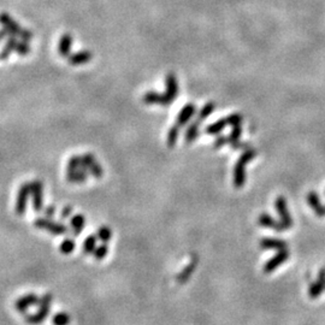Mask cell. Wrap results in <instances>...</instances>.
<instances>
[{
	"label": "cell",
	"instance_id": "6da1fadb",
	"mask_svg": "<svg viewBox=\"0 0 325 325\" xmlns=\"http://www.w3.org/2000/svg\"><path fill=\"white\" fill-rule=\"evenodd\" d=\"M257 157V151L253 148H248V150L244 151L239 161L236 162L235 167H234V186L235 188H242L246 182V165L253 161Z\"/></svg>",
	"mask_w": 325,
	"mask_h": 325
},
{
	"label": "cell",
	"instance_id": "7a4b0ae2",
	"mask_svg": "<svg viewBox=\"0 0 325 325\" xmlns=\"http://www.w3.org/2000/svg\"><path fill=\"white\" fill-rule=\"evenodd\" d=\"M53 301V297L51 294L44 295L39 299V311L34 314H28L26 316V322L30 325H40L47 317L50 316L51 303Z\"/></svg>",
	"mask_w": 325,
	"mask_h": 325
},
{
	"label": "cell",
	"instance_id": "3957f363",
	"mask_svg": "<svg viewBox=\"0 0 325 325\" xmlns=\"http://www.w3.org/2000/svg\"><path fill=\"white\" fill-rule=\"evenodd\" d=\"M34 226L38 229H41V230L50 231L52 235H55V236L66 235V234L69 233V230H70L68 226L62 224V223L53 222L52 219H49V218H46V217L38 218V219L34 220Z\"/></svg>",
	"mask_w": 325,
	"mask_h": 325
},
{
	"label": "cell",
	"instance_id": "277c9868",
	"mask_svg": "<svg viewBox=\"0 0 325 325\" xmlns=\"http://www.w3.org/2000/svg\"><path fill=\"white\" fill-rule=\"evenodd\" d=\"M289 257H290V254H289V250H288V248L277 250L276 254L273 255L271 259H269L268 262L264 264V268H263L264 273H272L273 271L277 270V269L279 268V266L283 265V264L286 263L288 259H289Z\"/></svg>",
	"mask_w": 325,
	"mask_h": 325
},
{
	"label": "cell",
	"instance_id": "5b68a950",
	"mask_svg": "<svg viewBox=\"0 0 325 325\" xmlns=\"http://www.w3.org/2000/svg\"><path fill=\"white\" fill-rule=\"evenodd\" d=\"M275 209L276 211L278 212L279 216V222L281 224L284 226V229L288 230L293 226V218L290 216L289 210H288V204L287 200L283 198V196H278V198L275 200Z\"/></svg>",
	"mask_w": 325,
	"mask_h": 325
},
{
	"label": "cell",
	"instance_id": "8992f818",
	"mask_svg": "<svg viewBox=\"0 0 325 325\" xmlns=\"http://www.w3.org/2000/svg\"><path fill=\"white\" fill-rule=\"evenodd\" d=\"M42 194H44V183L39 180L30 182V196L33 200L34 211H42V207H44V195Z\"/></svg>",
	"mask_w": 325,
	"mask_h": 325
},
{
	"label": "cell",
	"instance_id": "52a82bcc",
	"mask_svg": "<svg viewBox=\"0 0 325 325\" xmlns=\"http://www.w3.org/2000/svg\"><path fill=\"white\" fill-rule=\"evenodd\" d=\"M29 198H30V183H23L18 189L17 199H16L15 211L18 216L25 215Z\"/></svg>",
	"mask_w": 325,
	"mask_h": 325
},
{
	"label": "cell",
	"instance_id": "ba28073f",
	"mask_svg": "<svg viewBox=\"0 0 325 325\" xmlns=\"http://www.w3.org/2000/svg\"><path fill=\"white\" fill-rule=\"evenodd\" d=\"M198 263H199L198 255H196V254L191 255L190 262H189L187 265L185 266V269H183V270L181 271L180 273H178L177 277H176V281H177L178 284H186V283H187V282L189 281V278L193 276L194 271H195L196 266H198Z\"/></svg>",
	"mask_w": 325,
	"mask_h": 325
},
{
	"label": "cell",
	"instance_id": "9c48e42d",
	"mask_svg": "<svg viewBox=\"0 0 325 325\" xmlns=\"http://www.w3.org/2000/svg\"><path fill=\"white\" fill-rule=\"evenodd\" d=\"M4 49L10 51L11 53L17 52L18 54H21V55H27V54H29V52H30V47H29L28 42L17 41L16 36H10V38L6 39Z\"/></svg>",
	"mask_w": 325,
	"mask_h": 325
},
{
	"label": "cell",
	"instance_id": "30bf717a",
	"mask_svg": "<svg viewBox=\"0 0 325 325\" xmlns=\"http://www.w3.org/2000/svg\"><path fill=\"white\" fill-rule=\"evenodd\" d=\"M0 25L2 26V28L9 31L10 36H18L21 31H22L21 26L13 20L11 16L5 12L0 13Z\"/></svg>",
	"mask_w": 325,
	"mask_h": 325
},
{
	"label": "cell",
	"instance_id": "8fae6325",
	"mask_svg": "<svg viewBox=\"0 0 325 325\" xmlns=\"http://www.w3.org/2000/svg\"><path fill=\"white\" fill-rule=\"evenodd\" d=\"M40 298L36 297L35 294H27L25 297L20 298L18 300H16L15 302V308L21 313H26L33 306H36L39 303Z\"/></svg>",
	"mask_w": 325,
	"mask_h": 325
},
{
	"label": "cell",
	"instance_id": "7c38bea8",
	"mask_svg": "<svg viewBox=\"0 0 325 325\" xmlns=\"http://www.w3.org/2000/svg\"><path fill=\"white\" fill-rule=\"evenodd\" d=\"M325 289V269H322L319 271L318 278L311 284L310 290H308V295H310L311 299H317V298L321 297L323 294Z\"/></svg>",
	"mask_w": 325,
	"mask_h": 325
},
{
	"label": "cell",
	"instance_id": "4fadbf2b",
	"mask_svg": "<svg viewBox=\"0 0 325 325\" xmlns=\"http://www.w3.org/2000/svg\"><path fill=\"white\" fill-rule=\"evenodd\" d=\"M143 103L148 104V105H152V104H158V105H162L166 106L172 104L174 101L170 99L166 94H161V93L157 92H147L145 95H143Z\"/></svg>",
	"mask_w": 325,
	"mask_h": 325
},
{
	"label": "cell",
	"instance_id": "5bb4252c",
	"mask_svg": "<svg viewBox=\"0 0 325 325\" xmlns=\"http://www.w3.org/2000/svg\"><path fill=\"white\" fill-rule=\"evenodd\" d=\"M196 112V106L194 104H187L182 110L180 111V113L177 114V119H176V124L180 128L185 127L186 124L193 118V116Z\"/></svg>",
	"mask_w": 325,
	"mask_h": 325
},
{
	"label": "cell",
	"instance_id": "9a60e30c",
	"mask_svg": "<svg viewBox=\"0 0 325 325\" xmlns=\"http://www.w3.org/2000/svg\"><path fill=\"white\" fill-rule=\"evenodd\" d=\"M307 202L308 205H310L311 209L313 210V212L316 213L318 217L321 218L325 217V206L322 204L318 193H316V191H310V193L307 194Z\"/></svg>",
	"mask_w": 325,
	"mask_h": 325
},
{
	"label": "cell",
	"instance_id": "2e32d148",
	"mask_svg": "<svg viewBox=\"0 0 325 325\" xmlns=\"http://www.w3.org/2000/svg\"><path fill=\"white\" fill-rule=\"evenodd\" d=\"M165 87H166V92H165V94L174 101L176 98H177L178 92H180V89H178L177 77H176L175 74L172 73L167 74L166 79H165Z\"/></svg>",
	"mask_w": 325,
	"mask_h": 325
},
{
	"label": "cell",
	"instance_id": "e0dca14e",
	"mask_svg": "<svg viewBox=\"0 0 325 325\" xmlns=\"http://www.w3.org/2000/svg\"><path fill=\"white\" fill-rule=\"evenodd\" d=\"M258 223H259V225L263 226V228L273 229V230L276 231L286 230L284 226L281 224V222H277V220L273 219L268 213H262V215L259 216V218H258Z\"/></svg>",
	"mask_w": 325,
	"mask_h": 325
},
{
	"label": "cell",
	"instance_id": "ac0fdd59",
	"mask_svg": "<svg viewBox=\"0 0 325 325\" xmlns=\"http://www.w3.org/2000/svg\"><path fill=\"white\" fill-rule=\"evenodd\" d=\"M260 247L263 249H286L288 248V244L284 240L279 239H272V238H265L260 241Z\"/></svg>",
	"mask_w": 325,
	"mask_h": 325
},
{
	"label": "cell",
	"instance_id": "d6986e66",
	"mask_svg": "<svg viewBox=\"0 0 325 325\" xmlns=\"http://www.w3.org/2000/svg\"><path fill=\"white\" fill-rule=\"evenodd\" d=\"M93 54L89 51L83 50L80 51V52L74 53V54L69 55V63L71 65H82V64H87L92 60Z\"/></svg>",
	"mask_w": 325,
	"mask_h": 325
},
{
	"label": "cell",
	"instance_id": "ffe728a7",
	"mask_svg": "<svg viewBox=\"0 0 325 325\" xmlns=\"http://www.w3.org/2000/svg\"><path fill=\"white\" fill-rule=\"evenodd\" d=\"M86 226V218L81 213H77V215L71 217L70 219V231L71 235L79 236L81 234V231L83 230V228Z\"/></svg>",
	"mask_w": 325,
	"mask_h": 325
},
{
	"label": "cell",
	"instance_id": "44dd1931",
	"mask_svg": "<svg viewBox=\"0 0 325 325\" xmlns=\"http://www.w3.org/2000/svg\"><path fill=\"white\" fill-rule=\"evenodd\" d=\"M71 45H73V36L70 34H64L60 38L59 44H58V52L63 58H69L71 51Z\"/></svg>",
	"mask_w": 325,
	"mask_h": 325
},
{
	"label": "cell",
	"instance_id": "7402d4cb",
	"mask_svg": "<svg viewBox=\"0 0 325 325\" xmlns=\"http://www.w3.org/2000/svg\"><path fill=\"white\" fill-rule=\"evenodd\" d=\"M201 123L202 122L198 118H196L194 122H191L190 125L187 128V130H186V134H185L186 142L191 143L193 141L196 140V137L199 136V129H200Z\"/></svg>",
	"mask_w": 325,
	"mask_h": 325
},
{
	"label": "cell",
	"instance_id": "603a6c76",
	"mask_svg": "<svg viewBox=\"0 0 325 325\" xmlns=\"http://www.w3.org/2000/svg\"><path fill=\"white\" fill-rule=\"evenodd\" d=\"M88 171L83 169L75 170V171H68L66 174V180L70 183H83L88 178Z\"/></svg>",
	"mask_w": 325,
	"mask_h": 325
},
{
	"label": "cell",
	"instance_id": "cb8c5ba5",
	"mask_svg": "<svg viewBox=\"0 0 325 325\" xmlns=\"http://www.w3.org/2000/svg\"><path fill=\"white\" fill-rule=\"evenodd\" d=\"M226 124H228V122H226V118L225 119H218V121H216L215 123L210 124L209 127L205 129V133H206V134H209V135H218L219 133H222L223 130H224Z\"/></svg>",
	"mask_w": 325,
	"mask_h": 325
},
{
	"label": "cell",
	"instance_id": "d4e9b609",
	"mask_svg": "<svg viewBox=\"0 0 325 325\" xmlns=\"http://www.w3.org/2000/svg\"><path fill=\"white\" fill-rule=\"evenodd\" d=\"M241 135H242V127L241 124L239 125H235V127H233V129H231V133L230 135L228 136V143L231 146V147L235 150V147L238 146V143L240 142V138H241Z\"/></svg>",
	"mask_w": 325,
	"mask_h": 325
},
{
	"label": "cell",
	"instance_id": "484cf974",
	"mask_svg": "<svg viewBox=\"0 0 325 325\" xmlns=\"http://www.w3.org/2000/svg\"><path fill=\"white\" fill-rule=\"evenodd\" d=\"M178 135H180V127L177 124L172 125L171 128L167 132V138H166V143L170 148H172L176 145L178 140Z\"/></svg>",
	"mask_w": 325,
	"mask_h": 325
},
{
	"label": "cell",
	"instance_id": "4316f807",
	"mask_svg": "<svg viewBox=\"0 0 325 325\" xmlns=\"http://www.w3.org/2000/svg\"><path fill=\"white\" fill-rule=\"evenodd\" d=\"M97 240L98 238L94 235H89L86 240H84L83 246H82V249H83L84 254H93L94 249L97 248Z\"/></svg>",
	"mask_w": 325,
	"mask_h": 325
},
{
	"label": "cell",
	"instance_id": "83f0119b",
	"mask_svg": "<svg viewBox=\"0 0 325 325\" xmlns=\"http://www.w3.org/2000/svg\"><path fill=\"white\" fill-rule=\"evenodd\" d=\"M53 325H70L71 317L70 314L66 312H59L54 314L52 318Z\"/></svg>",
	"mask_w": 325,
	"mask_h": 325
},
{
	"label": "cell",
	"instance_id": "f1b7e54d",
	"mask_svg": "<svg viewBox=\"0 0 325 325\" xmlns=\"http://www.w3.org/2000/svg\"><path fill=\"white\" fill-rule=\"evenodd\" d=\"M75 248H76L75 241H74V240L70 239V238L64 239L62 244H60V247H59L60 252H62L63 254H66V255L71 254V253L75 250Z\"/></svg>",
	"mask_w": 325,
	"mask_h": 325
},
{
	"label": "cell",
	"instance_id": "f546056e",
	"mask_svg": "<svg viewBox=\"0 0 325 325\" xmlns=\"http://www.w3.org/2000/svg\"><path fill=\"white\" fill-rule=\"evenodd\" d=\"M215 108H216L215 103L205 104V105L202 106L200 112H199V114H198V119H200L201 122L205 121L207 117H210L213 112H215Z\"/></svg>",
	"mask_w": 325,
	"mask_h": 325
},
{
	"label": "cell",
	"instance_id": "4dcf8cb0",
	"mask_svg": "<svg viewBox=\"0 0 325 325\" xmlns=\"http://www.w3.org/2000/svg\"><path fill=\"white\" fill-rule=\"evenodd\" d=\"M97 238L99 239L103 244H106V242L110 241L111 238H112V231H111V229L108 228V226H101L97 233Z\"/></svg>",
	"mask_w": 325,
	"mask_h": 325
},
{
	"label": "cell",
	"instance_id": "1f68e13d",
	"mask_svg": "<svg viewBox=\"0 0 325 325\" xmlns=\"http://www.w3.org/2000/svg\"><path fill=\"white\" fill-rule=\"evenodd\" d=\"M88 174L92 175L93 177L97 178V180H100L104 175V169L100 166L99 162L95 161L89 167H88Z\"/></svg>",
	"mask_w": 325,
	"mask_h": 325
},
{
	"label": "cell",
	"instance_id": "d6a6232c",
	"mask_svg": "<svg viewBox=\"0 0 325 325\" xmlns=\"http://www.w3.org/2000/svg\"><path fill=\"white\" fill-rule=\"evenodd\" d=\"M95 161H97V159H95V156H93L92 153L83 154V156H81V169L88 171V167H89Z\"/></svg>",
	"mask_w": 325,
	"mask_h": 325
},
{
	"label": "cell",
	"instance_id": "836d02e7",
	"mask_svg": "<svg viewBox=\"0 0 325 325\" xmlns=\"http://www.w3.org/2000/svg\"><path fill=\"white\" fill-rule=\"evenodd\" d=\"M68 171H75L81 169V156H73L68 162Z\"/></svg>",
	"mask_w": 325,
	"mask_h": 325
},
{
	"label": "cell",
	"instance_id": "e575fe53",
	"mask_svg": "<svg viewBox=\"0 0 325 325\" xmlns=\"http://www.w3.org/2000/svg\"><path fill=\"white\" fill-rule=\"evenodd\" d=\"M108 246H106V244H103L101 246L97 247V248L94 249L93 255H94V258L97 260H103L104 258H106V255H108Z\"/></svg>",
	"mask_w": 325,
	"mask_h": 325
},
{
	"label": "cell",
	"instance_id": "d590c367",
	"mask_svg": "<svg viewBox=\"0 0 325 325\" xmlns=\"http://www.w3.org/2000/svg\"><path fill=\"white\" fill-rule=\"evenodd\" d=\"M242 121H244V117H242V114L240 113H233L230 114V116L226 117V122H228V124L231 125V127H235V125L241 124Z\"/></svg>",
	"mask_w": 325,
	"mask_h": 325
},
{
	"label": "cell",
	"instance_id": "8d00e7d4",
	"mask_svg": "<svg viewBox=\"0 0 325 325\" xmlns=\"http://www.w3.org/2000/svg\"><path fill=\"white\" fill-rule=\"evenodd\" d=\"M226 143H228V136L218 134V136L216 137L215 142H213V147H215L216 150H218V148H222L223 146L226 145Z\"/></svg>",
	"mask_w": 325,
	"mask_h": 325
},
{
	"label": "cell",
	"instance_id": "74e56055",
	"mask_svg": "<svg viewBox=\"0 0 325 325\" xmlns=\"http://www.w3.org/2000/svg\"><path fill=\"white\" fill-rule=\"evenodd\" d=\"M33 31H30L29 29H22V31L20 33L18 38L21 39V41L23 42H29L31 39H33Z\"/></svg>",
	"mask_w": 325,
	"mask_h": 325
},
{
	"label": "cell",
	"instance_id": "f35d334b",
	"mask_svg": "<svg viewBox=\"0 0 325 325\" xmlns=\"http://www.w3.org/2000/svg\"><path fill=\"white\" fill-rule=\"evenodd\" d=\"M71 215H73V207H71V206H65L62 210V213H60V217H62V219H66V218L70 217Z\"/></svg>",
	"mask_w": 325,
	"mask_h": 325
},
{
	"label": "cell",
	"instance_id": "ab89813d",
	"mask_svg": "<svg viewBox=\"0 0 325 325\" xmlns=\"http://www.w3.org/2000/svg\"><path fill=\"white\" fill-rule=\"evenodd\" d=\"M54 215H55V206L50 205L49 207H46V210H45V217L51 219V218H52Z\"/></svg>",
	"mask_w": 325,
	"mask_h": 325
}]
</instances>
